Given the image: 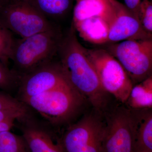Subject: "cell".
Listing matches in <instances>:
<instances>
[{
  "instance_id": "obj_22",
  "label": "cell",
  "mask_w": 152,
  "mask_h": 152,
  "mask_svg": "<svg viewBox=\"0 0 152 152\" xmlns=\"http://www.w3.org/2000/svg\"><path fill=\"white\" fill-rule=\"evenodd\" d=\"M26 116L20 112L10 110H0V122L14 118L15 119L24 118Z\"/></svg>"
},
{
  "instance_id": "obj_19",
  "label": "cell",
  "mask_w": 152,
  "mask_h": 152,
  "mask_svg": "<svg viewBox=\"0 0 152 152\" xmlns=\"http://www.w3.org/2000/svg\"><path fill=\"white\" fill-rule=\"evenodd\" d=\"M20 77L0 61V89L9 91L19 85Z\"/></svg>"
},
{
  "instance_id": "obj_9",
  "label": "cell",
  "mask_w": 152,
  "mask_h": 152,
  "mask_svg": "<svg viewBox=\"0 0 152 152\" xmlns=\"http://www.w3.org/2000/svg\"><path fill=\"white\" fill-rule=\"evenodd\" d=\"M70 84L59 63L52 61L20 77V99L40 94Z\"/></svg>"
},
{
  "instance_id": "obj_11",
  "label": "cell",
  "mask_w": 152,
  "mask_h": 152,
  "mask_svg": "<svg viewBox=\"0 0 152 152\" xmlns=\"http://www.w3.org/2000/svg\"><path fill=\"white\" fill-rule=\"evenodd\" d=\"M115 0H77L72 23L92 17H101L111 25L115 16Z\"/></svg>"
},
{
  "instance_id": "obj_23",
  "label": "cell",
  "mask_w": 152,
  "mask_h": 152,
  "mask_svg": "<svg viewBox=\"0 0 152 152\" xmlns=\"http://www.w3.org/2000/svg\"><path fill=\"white\" fill-rule=\"evenodd\" d=\"M144 0H124L126 7L137 17L140 6Z\"/></svg>"
},
{
  "instance_id": "obj_24",
  "label": "cell",
  "mask_w": 152,
  "mask_h": 152,
  "mask_svg": "<svg viewBox=\"0 0 152 152\" xmlns=\"http://www.w3.org/2000/svg\"><path fill=\"white\" fill-rule=\"evenodd\" d=\"M15 119L12 118L0 122V132L9 131L14 126Z\"/></svg>"
},
{
  "instance_id": "obj_4",
  "label": "cell",
  "mask_w": 152,
  "mask_h": 152,
  "mask_svg": "<svg viewBox=\"0 0 152 152\" xmlns=\"http://www.w3.org/2000/svg\"><path fill=\"white\" fill-rule=\"evenodd\" d=\"M0 22L21 38L50 29L56 25L29 0H9L0 8Z\"/></svg>"
},
{
  "instance_id": "obj_6",
  "label": "cell",
  "mask_w": 152,
  "mask_h": 152,
  "mask_svg": "<svg viewBox=\"0 0 152 152\" xmlns=\"http://www.w3.org/2000/svg\"><path fill=\"white\" fill-rule=\"evenodd\" d=\"M107 50L119 62L133 84L152 76V39L122 41Z\"/></svg>"
},
{
  "instance_id": "obj_18",
  "label": "cell",
  "mask_w": 152,
  "mask_h": 152,
  "mask_svg": "<svg viewBox=\"0 0 152 152\" xmlns=\"http://www.w3.org/2000/svg\"><path fill=\"white\" fill-rule=\"evenodd\" d=\"M15 39L12 32L0 22V61L7 67Z\"/></svg>"
},
{
  "instance_id": "obj_16",
  "label": "cell",
  "mask_w": 152,
  "mask_h": 152,
  "mask_svg": "<svg viewBox=\"0 0 152 152\" xmlns=\"http://www.w3.org/2000/svg\"><path fill=\"white\" fill-rule=\"evenodd\" d=\"M127 102L133 109H150L152 107V76L133 86Z\"/></svg>"
},
{
  "instance_id": "obj_5",
  "label": "cell",
  "mask_w": 152,
  "mask_h": 152,
  "mask_svg": "<svg viewBox=\"0 0 152 152\" xmlns=\"http://www.w3.org/2000/svg\"><path fill=\"white\" fill-rule=\"evenodd\" d=\"M86 52L104 89L126 103L134 84L119 62L107 50L86 48Z\"/></svg>"
},
{
  "instance_id": "obj_13",
  "label": "cell",
  "mask_w": 152,
  "mask_h": 152,
  "mask_svg": "<svg viewBox=\"0 0 152 152\" xmlns=\"http://www.w3.org/2000/svg\"><path fill=\"white\" fill-rule=\"evenodd\" d=\"M23 137L30 152H65L61 141L56 142L47 131L35 126H27L22 130Z\"/></svg>"
},
{
  "instance_id": "obj_20",
  "label": "cell",
  "mask_w": 152,
  "mask_h": 152,
  "mask_svg": "<svg viewBox=\"0 0 152 152\" xmlns=\"http://www.w3.org/2000/svg\"><path fill=\"white\" fill-rule=\"evenodd\" d=\"M138 18L142 28L152 35V3L151 0H144L140 6Z\"/></svg>"
},
{
  "instance_id": "obj_10",
  "label": "cell",
  "mask_w": 152,
  "mask_h": 152,
  "mask_svg": "<svg viewBox=\"0 0 152 152\" xmlns=\"http://www.w3.org/2000/svg\"><path fill=\"white\" fill-rule=\"evenodd\" d=\"M115 18L110 28L108 43L152 39V35L142 28L137 17L124 5L115 0Z\"/></svg>"
},
{
  "instance_id": "obj_1",
  "label": "cell",
  "mask_w": 152,
  "mask_h": 152,
  "mask_svg": "<svg viewBox=\"0 0 152 152\" xmlns=\"http://www.w3.org/2000/svg\"><path fill=\"white\" fill-rule=\"evenodd\" d=\"M57 54L63 73L72 88L95 108H103L107 92L101 85L86 48L79 42L72 25L65 35L63 36Z\"/></svg>"
},
{
  "instance_id": "obj_8",
  "label": "cell",
  "mask_w": 152,
  "mask_h": 152,
  "mask_svg": "<svg viewBox=\"0 0 152 152\" xmlns=\"http://www.w3.org/2000/svg\"><path fill=\"white\" fill-rule=\"evenodd\" d=\"M104 129L94 117H85L70 127L60 141L65 152H102Z\"/></svg>"
},
{
  "instance_id": "obj_2",
  "label": "cell",
  "mask_w": 152,
  "mask_h": 152,
  "mask_svg": "<svg viewBox=\"0 0 152 152\" xmlns=\"http://www.w3.org/2000/svg\"><path fill=\"white\" fill-rule=\"evenodd\" d=\"M63 34L56 25L28 37L15 39L11 60L20 77L53 61Z\"/></svg>"
},
{
  "instance_id": "obj_21",
  "label": "cell",
  "mask_w": 152,
  "mask_h": 152,
  "mask_svg": "<svg viewBox=\"0 0 152 152\" xmlns=\"http://www.w3.org/2000/svg\"><path fill=\"white\" fill-rule=\"evenodd\" d=\"M27 106L21 101L0 92V110H10L27 115Z\"/></svg>"
},
{
  "instance_id": "obj_17",
  "label": "cell",
  "mask_w": 152,
  "mask_h": 152,
  "mask_svg": "<svg viewBox=\"0 0 152 152\" xmlns=\"http://www.w3.org/2000/svg\"><path fill=\"white\" fill-rule=\"evenodd\" d=\"M26 145L23 137L10 131L0 132V152H26Z\"/></svg>"
},
{
  "instance_id": "obj_12",
  "label": "cell",
  "mask_w": 152,
  "mask_h": 152,
  "mask_svg": "<svg viewBox=\"0 0 152 152\" xmlns=\"http://www.w3.org/2000/svg\"><path fill=\"white\" fill-rule=\"evenodd\" d=\"M84 40L94 45L108 43L110 24L101 17H92L72 24Z\"/></svg>"
},
{
  "instance_id": "obj_14",
  "label": "cell",
  "mask_w": 152,
  "mask_h": 152,
  "mask_svg": "<svg viewBox=\"0 0 152 152\" xmlns=\"http://www.w3.org/2000/svg\"><path fill=\"white\" fill-rule=\"evenodd\" d=\"M49 20L65 17L72 7L74 0H29Z\"/></svg>"
},
{
  "instance_id": "obj_26",
  "label": "cell",
  "mask_w": 152,
  "mask_h": 152,
  "mask_svg": "<svg viewBox=\"0 0 152 152\" xmlns=\"http://www.w3.org/2000/svg\"><path fill=\"white\" fill-rule=\"evenodd\" d=\"M26 152H30L29 151H27Z\"/></svg>"
},
{
  "instance_id": "obj_3",
  "label": "cell",
  "mask_w": 152,
  "mask_h": 152,
  "mask_svg": "<svg viewBox=\"0 0 152 152\" xmlns=\"http://www.w3.org/2000/svg\"><path fill=\"white\" fill-rule=\"evenodd\" d=\"M83 98L70 85L21 100L53 124L69 119L77 111Z\"/></svg>"
},
{
  "instance_id": "obj_25",
  "label": "cell",
  "mask_w": 152,
  "mask_h": 152,
  "mask_svg": "<svg viewBox=\"0 0 152 152\" xmlns=\"http://www.w3.org/2000/svg\"><path fill=\"white\" fill-rule=\"evenodd\" d=\"M9 0H0V8L2 7Z\"/></svg>"
},
{
  "instance_id": "obj_15",
  "label": "cell",
  "mask_w": 152,
  "mask_h": 152,
  "mask_svg": "<svg viewBox=\"0 0 152 152\" xmlns=\"http://www.w3.org/2000/svg\"><path fill=\"white\" fill-rule=\"evenodd\" d=\"M135 152H152V115L151 112L136 118Z\"/></svg>"
},
{
  "instance_id": "obj_7",
  "label": "cell",
  "mask_w": 152,
  "mask_h": 152,
  "mask_svg": "<svg viewBox=\"0 0 152 152\" xmlns=\"http://www.w3.org/2000/svg\"><path fill=\"white\" fill-rule=\"evenodd\" d=\"M104 126L102 152H135L136 119L130 112L116 111Z\"/></svg>"
}]
</instances>
